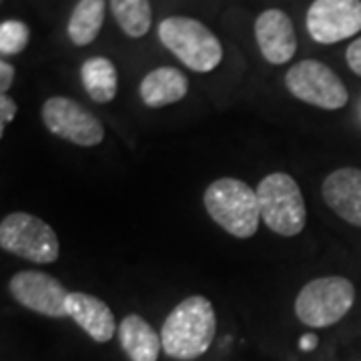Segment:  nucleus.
<instances>
[{"mask_svg":"<svg viewBox=\"0 0 361 361\" xmlns=\"http://www.w3.org/2000/svg\"><path fill=\"white\" fill-rule=\"evenodd\" d=\"M217 334L213 303L203 295L183 299L161 329L163 351L171 360H195L211 348Z\"/></svg>","mask_w":361,"mask_h":361,"instance_id":"obj_1","label":"nucleus"},{"mask_svg":"<svg viewBox=\"0 0 361 361\" xmlns=\"http://www.w3.org/2000/svg\"><path fill=\"white\" fill-rule=\"evenodd\" d=\"M209 217L237 239H249L259 229L257 191H253L245 180L223 177L213 180L203 195Z\"/></svg>","mask_w":361,"mask_h":361,"instance_id":"obj_2","label":"nucleus"},{"mask_svg":"<svg viewBox=\"0 0 361 361\" xmlns=\"http://www.w3.org/2000/svg\"><path fill=\"white\" fill-rule=\"evenodd\" d=\"M159 40L187 68L211 73L223 61V47L217 35L191 16H169L159 23Z\"/></svg>","mask_w":361,"mask_h":361,"instance_id":"obj_3","label":"nucleus"},{"mask_svg":"<svg viewBox=\"0 0 361 361\" xmlns=\"http://www.w3.org/2000/svg\"><path fill=\"white\" fill-rule=\"evenodd\" d=\"M261 221L281 237H295L305 229L307 207L297 180L287 173H271L257 185Z\"/></svg>","mask_w":361,"mask_h":361,"instance_id":"obj_4","label":"nucleus"},{"mask_svg":"<svg viewBox=\"0 0 361 361\" xmlns=\"http://www.w3.org/2000/svg\"><path fill=\"white\" fill-rule=\"evenodd\" d=\"M355 301V287L341 275L317 277L295 297V315L313 329H323L339 323Z\"/></svg>","mask_w":361,"mask_h":361,"instance_id":"obj_5","label":"nucleus"},{"mask_svg":"<svg viewBox=\"0 0 361 361\" xmlns=\"http://www.w3.org/2000/svg\"><path fill=\"white\" fill-rule=\"evenodd\" d=\"M0 247L30 263H54L61 255L59 237L47 221L25 211L6 215L0 223Z\"/></svg>","mask_w":361,"mask_h":361,"instance_id":"obj_6","label":"nucleus"},{"mask_svg":"<svg viewBox=\"0 0 361 361\" xmlns=\"http://www.w3.org/2000/svg\"><path fill=\"white\" fill-rule=\"evenodd\" d=\"M285 87L297 101L325 111L343 109L349 101L345 82L322 61L305 59L285 73Z\"/></svg>","mask_w":361,"mask_h":361,"instance_id":"obj_7","label":"nucleus"},{"mask_svg":"<svg viewBox=\"0 0 361 361\" xmlns=\"http://www.w3.org/2000/svg\"><path fill=\"white\" fill-rule=\"evenodd\" d=\"M42 123L54 137L77 147H97L104 139L101 121L68 97H51L42 104Z\"/></svg>","mask_w":361,"mask_h":361,"instance_id":"obj_8","label":"nucleus"},{"mask_svg":"<svg viewBox=\"0 0 361 361\" xmlns=\"http://www.w3.org/2000/svg\"><path fill=\"white\" fill-rule=\"evenodd\" d=\"M8 291L14 301L25 310L52 319L68 317L66 301L71 291L49 273L35 269L18 271L8 281Z\"/></svg>","mask_w":361,"mask_h":361,"instance_id":"obj_9","label":"nucleus"},{"mask_svg":"<svg viewBox=\"0 0 361 361\" xmlns=\"http://www.w3.org/2000/svg\"><path fill=\"white\" fill-rule=\"evenodd\" d=\"M307 32L319 44H336L361 32V0H313L305 16Z\"/></svg>","mask_w":361,"mask_h":361,"instance_id":"obj_10","label":"nucleus"},{"mask_svg":"<svg viewBox=\"0 0 361 361\" xmlns=\"http://www.w3.org/2000/svg\"><path fill=\"white\" fill-rule=\"evenodd\" d=\"M255 40L269 65H285L295 56V26L281 8H267L255 18Z\"/></svg>","mask_w":361,"mask_h":361,"instance_id":"obj_11","label":"nucleus"},{"mask_svg":"<svg viewBox=\"0 0 361 361\" xmlns=\"http://www.w3.org/2000/svg\"><path fill=\"white\" fill-rule=\"evenodd\" d=\"M322 195L325 205L337 217L353 227H361V169H336L323 180Z\"/></svg>","mask_w":361,"mask_h":361,"instance_id":"obj_12","label":"nucleus"},{"mask_svg":"<svg viewBox=\"0 0 361 361\" xmlns=\"http://www.w3.org/2000/svg\"><path fill=\"white\" fill-rule=\"evenodd\" d=\"M66 313L97 343H109L115 337V313L99 297L89 295L85 291H71Z\"/></svg>","mask_w":361,"mask_h":361,"instance_id":"obj_13","label":"nucleus"},{"mask_svg":"<svg viewBox=\"0 0 361 361\" xmlns=\"http://www.w3.org/2000/svg\"><path fill=\"white\" fill-rule=\"evenodd\" d=\"M189 92V78L175 66H159L141 80L139 94L149 109H163L183 101Z\"/></svg>","mask_w":361,"mask_h":361,"instance_id":"obj_14","label":"nucleus"},{"mask_svg":"<svg viewBox=\"0 0 361 361\" xmlns=\"http://www.w3.org/2000/svg\"><path fill=\"white\" fill-rule=\"evenodd\" d=\"M118 341L130 361H157L163 349L161 336L145 317L130 313L118 325Z\"/></svg>","mask_w":361,"mask_h":361,"instance_id":"obj_15","label":"nucleus"},{"mask_svg":"<svg viewBox=\"0 0 361 361\" xmlns=\"http://www.w3.org/2000/svg\"><path fill=\"white\" fill-rule=\"evenodd\" d=\"M82 87L94 103L106 104L116 97L118 73L115 63L106 56H90L80 66Z\"/></svg>","mask_w":361,"mask_h":361,"instance_id":"obj_16","label":"nucleus"},{"mask_svg":"<svg viewBox=\"0 0 361 361\" xmlns=\"http://www.w3.org/2000/svg\"><path fill=\"white\" fill-rule=\"evenodd\" d=\"M106 2L104 0H78L68 18V39L77 47H89L99 37L104 25Z\"/></svg>","mask_w":361,"mask_h":361,"instance_id":"obj_17","label":"nucleus"},{"mask_svg":"<svg viewBox=\"0 0 361 361\" xmlns=\"http://www.w3.org/2000/svg\"><path fill=\"white\" fill-rule=\"evenodd\" d=\"M118 28L130 39H142L153 23L149 0H109Z\"/></svg>","mask_w":361,"mask_h":361,"instance_id":"obj_18","label":"nucleus"},{"mask_svg":"<svg viewBox=\"0 0 361 361\" xmlns=\"http://www.w3.org/2000/svg\"><path fill=\"white\" fill-rule=\"evenodd\" d=\"M28 39H30V30L23 20H2L0 25V54L2 56H11V54H18L28 47Z\"/></svg>","mask_w":361,"mask_h":361,"instance_id":"obj_19","label":"nucleus"},{"mask_svg":"<svg viewBox=\"0 0 361 361\" xmlns=\"http://www.w3.org/2000/svg\"><path fill=\"white\" fill-rule=\"evenodd\" d=\"M16 111H18V106L13 99L8 94H0V137H4L6 125L13 123Z\"/></svg>","mask_w":361,"mask_h":361,"instance_id":"obj_20","label":"nucleus"},{"mask_svg":"<svg viewBox=\"0 0 361 361\" xmlns=\"http://www.w3.org/2000/svg\"><path fill=\"white\" fill-rule=\"evenodd\" d=\"M345 61H348L349 68H351L357 77H361V37L353 40L348 47V51H345Z\"/></svg>","mask_w":361,"mask_h":361,"instance_id":"obj_21","label":"nucleus"},{"mask_svg":"<svg viewBox=\"0 0 361 361\" xmlns=\"http://www.w3.org/2000/svg\"><path fill=\"white\" fill-rule=\"evenodd\" d=\"M14 82V66L8 61H0V92L6 94Z\"/></svg>","mask_w":361,"mask_h":361,"instance_id":"obj_22","label":"nucleus"},{"mask_svg":"<svg viewBox=\"0 0 361 361\" xmlns=\"http://www.w3.org/2000/svg\"><path fill=\"white\" fill-rule=\"evenodd\" d=\"M317 348V337L313 334H305V336L299 339V349L301 351H311V349Z\"/></svg>","mask_w":361,"mask_h":361,"instance_id":"obj_23","label":"nucleus"}]
</instances>
